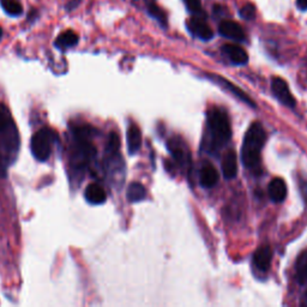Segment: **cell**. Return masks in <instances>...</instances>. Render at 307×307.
I'll return each mask as SVG.
<instances>
[{"mask_svg":"<svg viewBox=\"0 0 307 307\" xmlns=\"http://www.w3.org/2000/svg\"><path fill=\"white\" fill-rule=\"evenodd\" d=\"M94 130L89 126H74L72 128V146L70 150L71 179L80 181L85 170L96 158V148L92 144Z\"/></svg>","mask_w":307,"mask_h":307,"instance_id":"1","label":"cell"},{"mask_svg":"<svg viewBox=\"0 0 307 307\" xmlns=\"http://www.w3.org/2000/svg\"><path fill=\"white\" fill-rule=\"evenodd\" d=\"M21 148L20 132L10 110L0 105V176L5 177L8 168L17 160Z\"/></svg>","mask_w":307,"mask_h":307,"instance_id":"2","label":"cell"},{"mask_svg":"<svg viewBox=\"0 0 307 307\" xmlns=\"http://www.w3.org/2000/svg\"><path fill=\"white\" fill-rule=\"evenodd\" d=\"M208 121V149L219 150L232 137L231 121L227 113L221 108H212L206 116Z\"/></svg>","mask_w":307,"mask_h":307,"instance_id":"3","label":"cell"},{"mask_svg":"<svg viewBox=\"0 0 307 307\" xmlns=\"http://www.w3.org/2000/svg\"><path fill=\"white\" fill-rule=\"evenodd\" d=\"M265 130L262 124L256 121L246 132L241 148V160L245 167L255 168L260 162V152L265 143Z\"/></svg>","mask_w":307,"mask_h":307,"instance_id":"4","label":"cell"},{"mask_svg":"<svg viewBox=\"0 0 307 307\" xmlns=\"http://www.w3.org/2000/svg\"><path fill=\"white\" fill-rule=\"evenodd\" d=\"M55 139V133L51 128L44 127L37 132H35L30 142L31 154L37 161H47L52 154L53 143Z\"/></svg>","mask_w":307,"mask_h":307,"instance_id":"5","label":"cell"},{"mask_svg":"<svg viewBox=\"0 0 307 307\" xmlns=\"http://www.w3.org/2000/svg\"><path fill=\"white\" fill-rule=\"evenodd\" d=\"M271 89H273L274 95L276 96V99L281 103H283V105L287 107H291V108L295 107L296 101H295L294 96L292 95V92H291V90H289L287 83H285L282 78L275 77L273 82H271Z\"/></svg>","mask_w":307,"mask_h":307,"instance_id":"6","label":"cell"},{"mask_svg":"<svg viewBox=\"0 0 307 307\" xmlns=\"http://www.w3.org/2000/svg\"><path fill=\"white\" fill-rule=\"evenodd\" d=\"M188 30L191 31V34H194L195 36L201 39L203 41H209L214 37V31L208 24L205 23V21L201 16L192 17L187 23Z\"/></svg>","mask_w":307,"mask_h":307,"instance_id":"7","label":"cell"},{"mask_svg":"<svg viewBox=\"0 0 307 307\" xmlns=\"http://www.w3.org/2000/svg\"><path fill=\"white\" fill-rule=\"evenodd\" d=\"M168 149L174 160L181 166L190 165V152H188L187 145L180 138H172L168 142Z\"/></svg>","mask_w":307,"mask_h":307,"instance_id":"8","label":"cell"},{"mask_svg":"<svg viewBox=\"0 0 307 307\" xmlns=\"http://www.w3.org/2000/svg\"><path fill=\"white\" fill-rule=\"evenodd\" d=\"M210 78H212L215 83H217L219 85H221V87H223L224 89H226V90L229 91L232 95L235 96V98L240 100V101L246 103V105H248L250 107H252V108H256L255 101H253V100L250 98V96L246 94L245 91H242L240 88L237 87V85H234L233 83H231L229 81L224 80V78L220 77V76H212Z\"/></svg>","mask_w":307,"mask_h":307,"instance_id":"9","label":"cell"},{"mask_svg":"<svg viewBox=\"0 0 307 307\" xmlns=\"http://www.w3.org/2000/svg\"><path fill=\"white\" fill-rule=\"evenodd\" d=\"M219 33L221 36L229 39V40L241 42L245 40V33L240 24L233 21H223L219 26Z\"/></svg>","mask_w":307,"mask_h":307,"instance_id":"10","label":"cell"},{"mask_svg":"<svg viewBox=\"0 0 307 307\" xmlns=\"http://www.w3.org/2000/svg\"><path fill=\"white\" fill-rule=\"evenodd\" d=\"M222 52L226 54L229 60L235 65H245L248 62V55L244 48L240 46L227 44L222 47Z\"/></svg>","mask_w":307,"mask_h":307,"instance_id":"11","label":"cell"},{"mask_svg":"<svg viewBox=\"0 0 307 307\" xmlns=\"http://www.w3.org/2000/svg\"><path fill=\"white\" fill-rule=\"evenodd\" d=\"M267 195L270 199L275 203L283 202L287 197V185L285 181L281 178H275L270 181L269 186H267Z\"/></svg>","mask_w":307,"mask_h":307,"instance_id":"12","label":"cell"},{"mask_svg":"<svg viewBox=\"0 0 307 307\" xmlns=\"http://www.w3.org/2000/svg\"><path fill=\"white\" fill-rule=\"evenodd\" d=\"M84 198L85 201L90 203L92 205H100L106 202L107 195L105 188H103L101 185L92 183V184H89L87 188H85Z\"/></svg>","mask_w":307,"mask_h":307,"instance_id":"13","label":"cell"},{"mask_svg":"<svg viewBox=\"0 0 307 307\" xmlns=\"http://www.w3.org/2000/svg\"><path fill=\"white\" fill-rule=\"evenodd\" d=\"M222 173L226 179H234L238 173V160L234 150H228L222 160Z\"/></svg>","mask_w":307,"mask_h":307,"instance_id":"14","label":"cell"},{"mask_svg":"<svg viewBox=\"0 0 307 307\" xmlns=\"http://www.w3.org/2000/svg\"><path fill=\"white\" fill-rule=\"evenodd\" d=\"M271 259H273V251L270 246H260L253 255V262L255 265L258 267L260 271H267L271 265Z\"/></svg>","mask_w":307,"mask_h":307,"instance_id":"15","label":"cell"},{"mask_svg":"<svg viewBox=\"0 0 307 307\" xmlns=\"http://www.w3.org/2000/svg\"><path fill=\"white\" fill-rule=\"evenodd\" d=\"M219 181V173L215 167L210 163H205L199 170V183L203 187L212 188L215 186Z\"/></svg>","mask_w":307,"mask_h":307,"instance_id":"16","label":"cell"},{"mask_svg":"<svg viewBox=\"0 0 307 307\" xmlns=\"http://www.w3.org/2000/svg\"><path fill=\"white\" fill-rule=\"evenodd\" d=\"M78 41H80V37H78V35L73 30H66L56 37L54 46L60 49V51H66V49L76 46Z\"/></svg>","mask_w":307,"mask_h":307,"instance_id":"17","label":"cell"},{"mask_svg":"<svg viewBox=\"0 0 307 307\" xmlns=\"http://www.w3.org/2000/svg\"><path fill=\"white\" fill-rule=\"evenodd\" d=\"M142 146V135L139 128L136 125H131L127 130V149L131 155H135L136 152L141 149Z\"/></svg>","mask_w":307,"mask_h":307,"instance_id":"18","label":"cell"},{"mask_svg":"<svg viewBox=\"0 0 307 307\" xmlns=\"http://www.w3.org/2000/svg\"><path fill=\"white\" fill-rule=\"evenodd\" d=\"M146 197V190L141 183H132L127 188V199L131 203L143 201Z\"/></svg>","mask_w":307,"mask_h":307,"instance_id":"19","label":"cell"},{"mask_svg":"<svg viewBox=\"0 0 307 307\" xmlns=\"http://www.w3.org/2000/svg\"><path fill=\"white\" fill-rule=\"evenodd\" d=\"M0 5L9 16H20L23 13V6L20 0H0Z\"/></svg>","mask_w":307,"mask_h":307,"instance_id":"20","label":"cell"},{"mask_svg":"<svg viewBox=\"0 0 307 307\" xmlns=\"http://www.w3.org/2000/svg\"><path fill=\"white\" fill-rule=\"evenodd\" d=\"M296 276L300 283L307 282V251L302 252L296 262Z\"/></svg>","mask_w":307,"mask_h":307,"instance_id":"21","label":"cell"},{"mask_svg":"<svg viewBox=\"0 0 307 307\" xmlns=\"http://www.w3.org/2000/svg\"><path fill=\"white\" fill-rule=\"evenodd\" d=\"M148 12L149 15L155 18L158 22L161 24V26L165 27L167 24V18H166V13L163 12L162 9H160L158 5H155L154 3H150L148 5Z\"/></svg>","mask_w":307,"mask_h":307,"instance_id":"22","label":"cell"},{"mask_svg":"<svg viewBox=\"0 0 307 307\" xmlns=\"http://www.w3.org/2000/svg\"><path fill=\"white\" fill-rule=\"evenodd\" d=\"M185 4H186V8L188 11L194 15L201 16L202 13V5H201V0H184Z\"/></svg>","mask_w":307,"mask_h":307,"instance_id":"23","label":"cell"},{"mask_svg":"<svg viewBox=\"0 0 307 307\" xmlns=\"http://www.w3.org/2000/svg\"><path fill=\"white\" fill-rule=\"evenodd\" d=\"M255 15H256V9L255 6L251 4L245 5L244 8H241L240 10V16L246 21H252L255 18Z\"/></svg>","mask_w":307,"mask_h":307,"instance_id":"24","label":"cell"},{"mask_svg":"<svg viewBox=\"0 0 307 307\" xmlns=\"http://www.w3.org/2000/svg\"><path fill=\"white\" fill-rule=\"evenodd\" d=\"M299 186H300V191H301V195H302L303 201H305V204H306V206H307V181H305V180H300Z\"/></svg>","mask_w":307,"mask_h":307,"instance_id":"25","label":"cell"},{"mask_svg":"<svg viewBox=\"0 0 307 307\" xmlns=\"http://www.w3.org/2000/svg\"><path fill=\"white\" fill-rule=\"evenodd\" d=\"M298 8L301 11H306L307 10V0H298Z\"/></svg>","mask_w":307,"mask_h":307,"instance_id":"26","label":"cell"},{"mask_svg":"<svg viewBox=\"0 0 307 307\" xmlns=\"http://www.w3.org/2000/svg\"><path fill=\"white\" fill-rule=\"evenodd\" d=\"M2 37H3V28L0 27V40H2Z\"/></svg>","mask_w":307,"mask_h":307,"instance_id":"27","label":"cell"}]
</instances>
